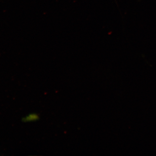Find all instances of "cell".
<instances>
[{"mask_svg":"<svg viewBox=\"0 0 156 156\" xmlns=\"http://www.w3.org/2000/svg\"><path fill=\"white\" fill-rule=\"evenodd\" d=\"M39 119V115L36 113L31 114L23 119L24 122H30L37 121Z\"/></svg>","mask_w":156,"mask_h":156,"instance_id":"obj_1","label":"cell"}]
</instances>
